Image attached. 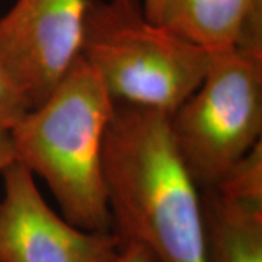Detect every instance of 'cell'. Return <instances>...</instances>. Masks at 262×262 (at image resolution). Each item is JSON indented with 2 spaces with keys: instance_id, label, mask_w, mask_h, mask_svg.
Masks as SVG:
<instances>
[{
  "instance_id": "cell-7",
  "label": "cell",
  "mask_w": 262,
  "mask_h": 262,
  "mask_svg": "<svg viewBox=\"0 0 262 262\" xmlns=\"http://www.w3.org/2000/svg\"><path fill=\"white\" fill-rule=\"evenodd\" d=\"M159 25L206 48H262V0H165Z\"/></svg>"
},
{
  "instance_id": "cell-11",
  "label": "cell",
  "mask_w": 262,
  "mask_h": 262,
  "mask_svg": "<svg viewBox=\"0 0 262 262\" xmlns=\"http://www.w3.org/2000/svg\"><path fill=\"white\" fill-rule=\"evenodd\" d=\"M111 262H156V259L147 248L130 242L121 245L120 252Z\"/></svg>"
},
{
  "instance_id": "cell-1",
  "label": "cell",
  "mask_w": 262,
  "mask_h": 262,
  "mask_svg": "<svg viewBox=\"0 0 262 262\" xmlns=\"http://www.w3.org/2000/svg\"><path fill=\"white\" fill-rule=\"evenodd\" d=\"M102 166L121 245H143L156 262H207L201 191L181 160L169 114L115 103Z\"/></svg>"
},
{
  "instance_id": "cell-13",
  "label": "cell",
  "mask_w": 262,
  "mask_h": 262,
  "mask_svg": "<svg viewBox=\"0 0 262 262\" xmlns=\"http://www.w3.org/2000/svg\"><path fill=\"white\" fill-rule=\"evenodd\" d=\"M163 5H165V0H143V8H144L146 16L158 25L160 22Z\"/></svg>"
},
{
  "instance_id": "cell-8",
  "label": "cell",
  "mask_w": 262,
  "mask_h": 262,
  "mask_svg": "<svg viewBox=\"0 0 262 262\" xmlns=\"http://www.w3.org/2000/svg\"><path fill=\"white\" fill-rule=\"evenodd\" d=\"M207 262H262V206L201 189Z\"/></svg>"
},
{
  "instance_id": "cell-6",
  "label": "cell",
  "mask_w": 262,
  "mask_h": 262,
  "mask_svg": "<svg viewBox=\"0 0 262 262\" xmlns=\"http://www.w3.org/2000/svg\"><path fill=\"white\" fill-rule=\"evenodd\" d=\"M0 173V262H111L120 252L114 232L82 230L57 214L20 163Z\"/></svg>"
},
{
  "instance_id": "cell-9",
  "label": "cell",
  "mask_w": 262,
  "mask_h": 262,
  "mask_svg": "<svg viewBox=\"0 0 262 262\" xmlns=\"http://www.w3.org/2000/svg\"><path fill=\"white\" fill-rule=\"evenodd\" d=\"M222 195L241 203L262 206V143L232 165L213 187Z\"/></svg>"
},
{
  "instance_id": "cell-5",
  "label": "cell",
  "mask_w": 262,
  "mask_h": 262,
  "mask_svg": "<svg viewBox=\"0 0 262 262\" xmlns=\"http://www.w3.org/2000/svg\"><path fill=\"white\" fill-rule=\"evenodd\" d=\"M86 0H16L0 16V64L42 102L80 56Z\"/></svg>"
},
{
  "instance_id": "cell-12",
  "label": "cell",
  "mask_w": 262,
  "mask_h": 262,
  "mask_svg": "<svg viewBox=\"0 0 262 262\" xmlns=\"http://www.w3.org/2000/svg\"><path fill=\"white\" fill-rule=\"evenodd\" d=\"M15 162L13 146L10 141L9 131L0 130V170Z\"/></svg>"
},
{
  "instance_id": "cell-10",
  "label": "cell",
  "mask_w": 262,
  "mask_h": 262,
  "mask_svg": "<svg viewBox=\"0 0 262 262\" xmlns=\"http://www.w3.org/2000/svg\"><path fill=\"white\" fill-rule=\"evenodd\" d=\"M31 110V103L0 64V130L9 131Z\"/></svg>"
},
{
  "instance_id": "cell-2",
  "label": "cell",
  "mask_w": 262,
  "mask_h": 262,
  "mask_svg": "<svg viewBox=\"0 0 262 262\" xmlns=\"http://www.w3.org/2000/svg\"><path fill=\"white\" fill-rule=\"evenodd\" d=\"M115 101L83 57L9 130L15 162L46 181L70 225L113 232L103 179L105 133Z\"/></svg>"
},
{
  "instance_id": "cell-3",
  "label": "cell",
  "mask_w": 262,
  "mask_h": 262,
  "mask_svg": "<svg viewBox=\"0 0 262 262\" xmlns=\"http://www.w3.org/2000/svg\"><path fill=\"white\" fill-rule=\"evenodd\" d=\"M80 56L115 102L175 113L201 83L210 50L151 22L143 0H86Z\"/></svg>"
},
{
  "instance_id": "cell-4",
  "label": "cell",
  "mask_w": 262,
  "mask_h": 262,
  "mask_svg": "<svg viewBox=\"0 0 262 262\" xmlns=\"http://www.w3.org/2000/svg\"><path fill=\"white\" fill-rule=\"evenodd\" d=\"M195 185L213 188L262 137V48L210 50L201 83L169 115Z\"/></svg>"
}]
</instances>
